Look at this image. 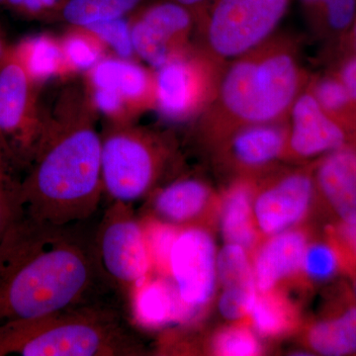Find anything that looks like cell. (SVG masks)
Returning <instances> with one entry per match:
<instances>
[{"label": "cell", "mask_w": 356, "mask_h": 356, "mask_svg": "<svg viewBox=\"0 0 356 356\" xmlns=\"http://www.w3.org/2000/svg\"><path fill=\"white\" fill-rule=\"evenodd\" d=\"M97 119L84 86L63 88L46 108L41 142L19 182L28 216L72 226L95 214L104 191Z\"/></svg>", "instance_id": "cell-1"}, {"label": "cell", "mask_w": 356, "mask_h": 356, "mask_svg": "<svg viewBox=\"0 0 356 356\" xmlns=\"http://www.w3.org/2000/svg\"><path fill=\"white\" fill-rule=\"evenodd\" d=\"M95 248L70 226L23 212L0 243V324L93 303Z\"/></svg>", "instance_id": "cell-2"}, {"label": "cell", "mask_w": 356, "mask_h": 356, "mask_svg": "<svg viewBox=\"0 0 356 356\" xmlns=\"http://www.w3.org/2000/svg\"><path fill=\"white\" fill-rule=\"evenodd\" d=\"M309 81L292 40L274 35L222 65L214 98L196 119L199 133L218 145L243 126L287 120Z\"/></svg>", "instance_id": "cell-3"}, {"label": "cell", "mask_w": 356, "mask_h": 356, "mask_svg": "<svg viewBox=\"0 0 356 356\" xmlns=\"http://www.w3.org/2000/svg\"><path fill=\"white\" fill-rule=\"evenodd\" d=\"M143 353L118 312L95 302L0 324V356H128Z\"/></svg>", "instance_id": "cell-4"}, {"label": "cell", "mask_w": 356, "mask_h": 356, "mask_svg": "<svg viewBox=\"0 0 356 356\" xmlns=\"http://www.w3.org/2000/svg\"><path fill=\"white\" fill-rule=\"evenodd\" d=\"M168 133L135 123H106L102 132L104 191L114 201L131 203L147 195L175 159Z\"/></svg>", "instance_id": "cell-5"}, {"label": "cell", "mask_w": 356, "mask_h": 356, "mask_svg": "<svg viewBox=\"0 0 356 356\" xmlns=\"http://www.w3.org/2000/svg\"><path fill=\"white\" fill-rule=\"evenodd\" d=\"M290 1L209 0L197 18V46L225 65L274 36Z\"/></svg>", "instance_id": "cell-6"}, {"label": "cell", "mask_w": 356, "mask_h": 356, "mask_svg": "<svg viewBox=\"0 0 356 356\" xmlns=\"http://www.w3.org/2000/svg\"><path fill=\"white\" fill-rule=\"evenodd\" d=\"M40 88L8 47L0 64V139L15 168H29L43 136Z\"/></svg>", "instance_id": "cell-7"}, {"label": "cell", "mask_w": 356, "mask_h": 356, "mask_svg": "<svg viewBox=\"0 0 356 356\" xmlns=\"http://www.w3.org/2000/svg\"><path fill=\"white\" fill-rule=\"evenodd\" d=\"M103 280L132 294L153 267L144 227L132 204L115 201L105 212L93 245Z\"/></svg>", "instance_id": "cell-8"}, {"label": "cell", "mask_w": 356, "mask_h": 356, "mask_svg": "<svg viewBox=\"0 0 356 356\" xmlns=\"http://www.w3.org/2000/svg\"><path fill=\"white\" fill-rule=\"evenodd\" d=\"M222 65L199 48L173 58L154 70L156 108L172 123L196 120L209 106L216 92Z\"/></svg>", "instance_id": "cell-9"}, {"label": "cell", "mask_w": 356, "mask_h": 356, "mask_svg": "<svg viewBox=\"0 0 356 356\" xmlns=\"http://www.w3.org/2000/svg\"><path fill=\"white\" fill-rule=\"evenodd\" d=\"M129 20L136 57L151 69L158 70L194 46L191 38L197 27L195 15L173 0L143 7Z\"/></svg>", "instance_id": "cell-10"}, {"label": "cell", "mask_w": 356, "mask_h": 356, "mask_svg": "<svg viewBox=\"0 0 356 356\" xmlns=\"http://www.w3.org/2000/svg\"><path fill=\"white\" fill-rule=\"evenodd\" d=\"M217 250L209 232L179 229L170 257L168 274L192 320L209 305L216 289Z\"/></svg>", "instance_id": "cell-11"}, {"label": "cell", "mask_w": 356, "mask_h": 356, "mask_svg": "<svg viewBox=\"0 0 356 356\" xmlns=\"http://www.w3.org/2000/svg\"><path fill=\"white\" fill-rule=\"evenodd\" d=\"M287 120L285 154L292 158H321L341 147H356L353 134L321 107L308 86L293 103Z\"/></svg>", "instance_id": "cell-12"}, {"label": "cell", "mask_w": 356, "mask_h": 356, "mask_svg": "<svg viewBox=\"0 0 356 356\" xmlns=\"http://www.w3.org/2000/svg\"><path fill=\"white\" fill-rule=\"evenodd\" d=\"M313 175L297 170L282 175L254 197L259 234L266 236L293 229L308 214L315 193Z\"/></svg>", "instance_id": "cell-13"}, {"label": "cell", "mask_w": 356, "mask_h": 356, "mask_svg": "<svg viewBox=\"0 0 356 356\" xmlns=\"http://www.w3.org/2000/svg\"><path fill=\"white\" fill-rule=\"evenodd\" d=\"M84 86L113 91L127 104L136 119L156 108L154 70L133 60L105 57L84 72Z\"/></svg>", "instance_id": "cell-14"}, {"label": "cell", "mask_w": 356, "mask_h": 356, "mask_svg": "<svg viewBox=\"0 0 356 356\" xmlns=\"http://www.w3.org/2000/svg\"><path fill=\"white\" fill-rule=\"evenodd\" d=\"M288 125L283 122L252 124L233 131L221 143L229 161L238 168H266L286 153Z\"/></svg>", "instance_id": "cell-15"}, {"label": "cell", "mask_w": 356, "mask_h": 356, "mask_svg": "<svg viewBox=\"0 0 356 356\" xmlns=\"http://www.w3.org/2000/svg\"><path fill=\"white\" fill-rule=\"evenodd\" d=\"M313 177L316 188L341 222L356 219V147H341L321 156Z\"/></svg>", "instance_id": "cell-16"}, {"label": "cell", "mask_w": 356, "mask_h": 356, "mask_svg": "<svg viewBox=\"0 0 356 356\" xmlns=\"http://www.w3.org/2000/svg\"><path fill=\"white\" fill-rule=\"evenodd\" d=\"M307 245L308 238L301 229H290L268 236L252 264L259 292L273 291L283 280L302 271Z\"/></svg>", "instance_id": "cell-17"}, {"label": "cell", "mask_w": 356, "mask_h": 356, "mask_svg": "<svg viewBox=\"0 0 356 356\" xmlns=\"http://www.w3.org/2000/svg\"><path fill=\"white\" fill-rule=\"evenodd\" d=\"M131 296L134 317L143 327L159 329L172 323L192 321L175 285L165 278L153 280L149 276Z\"/></svg>", "instance_id": "cell-18"}, {"label": "cell", "mask_w": 356, "mask_h": 356, "mask_svg": "<svg viewBox=\"0 0 356 356\" xmlns=\"http://www.w3.org/2000/svg\"><path fill=\"white\" fill-rule=\"evenodd\" d=\"M14 55L38 86L55 79L74 76L65 57L60 38L50 34L26 37L10 46Z\"/></svg>", "instance_id": "cell-19"}, {"label": "cell", "mask_w": 356, "mask_h": 356, "mask_svg": "<svg viewBox=\"0 0 356 356\" xmlns=\"http://www.w3.org/2000/svg\"><path fill=\"white\" fill-rule=\"evenodd\" d=\"M254 192L248 180L232 185L222 199L220 226L225 242L242 245L248 252L259 241L254 216Z\"/></svg>", "instance_id": "cell-20"}, {"label": "cell", "mask_w": 356, "mask_h": 356, "mask_svg": "<svg viewBox=\"0 0 356 356\" xmlns=\"http://www.w3.org/2000/svg\"><path fill=\"white\" fill-rule=\"evenodd\" d=\"M210 200L207 184L197 178H182L159 191L153 208L159 220L175 226L200 216Z\"/></svg>", "instance_id": "cell-21"}, {"label": "cell", "mask_w": 356, "mask_h": 356, "mask_svg": "<svg viewBox=\"0 0 356 356\" xmlns=\"http://www.w3.org/2000/svg\"><path fill=\"white\" fill-rule=\"evenodd\" d=\"M309 25L330 46L346 34L356 17V0H300Z\"/></svg>", "instance_id": "cell-22"}, {"label": "cell", "mask_w": 356, "mask_h": 356, "mask_svg": "<svg viewBox=\"0 0 356 356\" xmlns=\"http://www.w3.org/2000/svg\"><path fill=\"white\" fill-rule=\"evenodd\" d=\"M309 346L327 356H341L356 353V307L341 315L312 325L307 334Z\"/></svg>", "instance_id": "cell-23"}, {"label": "cell", "mask_w": 356, "mask_h": 356, "mask_svg": "<svg viewBox=\"0 0 356 356\" xmlns=\"http://www.w3.org/2000/svg\"><path fill=\"white\" fill-rule=\"evenodd\" d=\"M254 332L262 337L285 336L296 323L291 302L275 290L257 294L250 316Z\"/></svg>", "instance_id": "cell-24"}, {"label": "cell", "mask_w": 356, "mask_h": 356, "mask_svg": "<svg viewBox=\"0 0 356 356\" xmlns=\"http://www.w3.org/2000/svg\"><path fill=\"white\" fill-rule=\"evenodd\" d=\"M307 86L321 107L343 124L356 139V104L339 79L330 72L310 79Z\"/></svg>", "instance_id": "cell-25"}, {"label": "cell", "mask_w": 356, "mask_h": 356, "mask_svg": "<svg viewBox=\"0 0 356 356\" xmlns=\"http://www.w3.org/2000/svg\"><path fill=\"white\" fill-rule=\"evenodd\" d=\"M143 0H65L62 16L70 26H86L126 17L139 8Z\"/></svg>", "instance_id": "cell-26"}, {"label": "cell", "mask_w": 356, "mask_h": 356, "mask_svg": "<svg viewBox=\"0 0 356 356\" xmlns=\"http://www.w3.org/2000/svg\"><path fill=\"white\" fill-rule=\"evenodd\" d=\"M60 39L67 64L76 74H84L106 57L108 49L88 28L70 26Z\"/></svg>", "instance_id": "cell-27"}, {"label": "cell", "mask_w": 356, "mask_h": 356, "mask_svg": "<svg viewBox=\"0 0 356 356\" xmlns=\"http://www.w3.org/2000/svg\"><path fill=\"white\" fill-rule=\"evenodd\" d=\"M211 351L220 356H255L261 355L262 346L257 332L245 325H235L215 334Z\"/></svg>", "instance_id": "cell-28"}, {"label": "cell", "mask_w": 356, "mask_h": 356, "mask_svg": "<svg viewBox=\"0 0 356 356\" xmlns=\"http://www.w3.org/2000/svg\"><path fill=\"white\" fill-rule=\"evenodd\" d=\"M222 287L218 309L222 317L233 322L248 317L259 294L254 277Z\"/></svg>", "instance_id": "cell-29"}, {"label": "cell", "mask_w": 356, "mask_h": 356, "mask_svg": "<svg viewBox=\"0 0 356 356\" xmlns=\"http://www.w3.org/2000/svg\"><path fill=\"white\" fill-rule=\"evenodd\" d=\"M86 28L102 40L116 57L125 60H132L133 57H136L130 20L126 19V17L100 21Z\"/></svg>", "instance_id": "cell-30"}, {"label": "cell", "mask_w": 356, "mask_h": 356, "mask_svg": "<svg viewBox=\"0 0 356 356\" xmlns=\"http://www.w3.org/2000/svg\"><path fill=\"white\" fill-rule=\"evenodd\" d=\"M248 252L242 245L229 243L217 252V280L222 286L254 277Z\"/></svg>", "instance_id": "cell-31"}, {"label": "cell", "mask_w": 356, "mask_h": 356, "mask_svg": "<svg viewBox=\"0 0 356 356\" xmlns=\"http://www.w3.org/2000/svg\"><path fill=\"white\" fill-rule=\"evenodd\" d=\"M339 257L336 248L324 242L307 245L302 271L312 281H325L339 270Z\"/></svg>", "instance_id": "cell-32"}, {"label": "cell", "mask_w": 356, "mask_h": 356, "mask_svg": "<svg viewBox=\"0 0 356 356\" xmlns=\"http://www.w3.org/2000/svg\"><path fill=\"white\" fill-rule=\"evenodd\" d=\"M144 229L153 266L168 274L170 252L179 229L175 225L161 220L149 222Z\"/></svg>", "instance_id": "cell-33"}, {"label": "cell", "mask_w": 356, "mask_h": 356, "mask_svg": "<svg viewBox=\"0 0 356 356\" xmlns=\"http://www.w3.org/2000/svg\"><path fill=\"white\" fill-rule=\"evenodd\" d=\"M20 179L0 182V243L14 222L23 214L19 195Z\"/></svg>", "instance_id": "cell-34"}, {"label": "cell", "mask_w": 356, "mask_h": 356, "mask_svg": "<svg viewBox=\"0 0 356 356\" xmlns=\"http://www.w3.org/2000/svg\"><path fill=\"white\" fill-rule=\"evenodd\" d=\"M331 72L339 79L356 104V56H346L334 60Z\"/></svg>", "instance_id": "cell-35"}, {"label": "cell", "mask_w": 356, "mask_h": 356, "mask_svg": "<svg viewBox=\"0 0 356 356\" xmlns=\"http://www.w3.org/2000/svg\"><path fill=\"white\" fill-rule=\"evenodd\" d=\"M330 49L334 60L346 56H356V17L346 34Z\"/></svg>", "instance_id": "cell-36"}, {"label": "cell", "mask_w": 356, "mask_h": 356, "mask_svg": "<svg viewBox=\"0 0 356 356\" xmlns=\"http://www.w3.org/2000/svg\"><path fill=\"white\" fill-rule=\"evenodd\" d=\"M13 10L29 18H40L44 14L41 0H6Z\"/></svg>", "instance_id": "cell-37"}, {"label": "cell", "mask_w": 356, "mask_h": 356, "mask_svg": "<svg viewBox=\"0 0 356 356\" xmlns=\"http://www.w3.org/2000/svg\"><path fill=\"white\" fill-rule=\"evenodd\" d=\"M15 170L13 161L9 158L6 147L0 139V182L13 179V172Z\"/></svg>", "instance_id": "cell-38"}, {"label": "cell", "mask_w": 356, "mask_h": 356, "mask_svg": "<svg viewBox=\"0 0 356 356\" xmlns=\"http://www.w3.org/2000/svg\"><path fill=\"white\" fill-rule=\"evenodd\" d=\"M339 236L356 257V219L350 222H341Z\"/></svg>", "instance_id": "cell-39"}, {"label": "cell", "mask_w": 356, "mask_h": 356, "mask_svg": "<svg viewBox=\"0 0 356 356\" xmlns=\"http://www.w3.org/2000/svg\"><path fill=\"white\" fill-rule=\"evenodd\" d=\"M173 1L188 8L195 15L196 20H197L199 15L202 13L209 0H173Z\"/></svg>", "instance_id": "cell-40"}, {"label": "cell", "mask_w": 356, "mask_h": 356, "mask_svg": "<svg viewBox=\"0 0 356 356\" xmlns=\"http://www.w3.org/2000/svg\"><path fill=\"white\" fill-rule=\"evenodd\" d=\"M43 4L44 13H53V11L62 10L65 0H41Z\"/></svg>", "instance_id": "cell-41"}, {"label": "cell", "mask_w": 356, "mask_h": 356, "mask_svg": "<svg viewBox=\"0 0 356 356\" xmlns=\"http://www.w3.org/2000/svg\"><path fill=\"white\" fill-rule=\"evenodd\" d=\"M7 48H8V46H6V44H4L3 40L0 37V64H1L4 56H6Z\"/></svg>", "instance_id": "cell-42"}, {"label": "cell", "mask_w": 356, "mask_h": 356, "mask_svg": "<svg viewBox=\"0 0 356 356\" xmlns=\"http://www.w3.org/2000/svg\"><path fill=\"white\" fill-rule=\"evenodd\" d=\"M6 1V0H0V3H1V2H4Z\"/></svg>", "instance_id": "cell-43"}, {"label": "cell", "mask_w": 356, "mask_h": 356, "mask_svg": "<svg viewBox=\"0 0 356 356\" xmlns=\"http://www.w3.org/2000/svg\"><path fill=\"white\" fill-rule=\"evenodd\" d=\"M355 293H356V285H355Z\"/></svg>", "instance_id": "cell-44"}]
</instances>
